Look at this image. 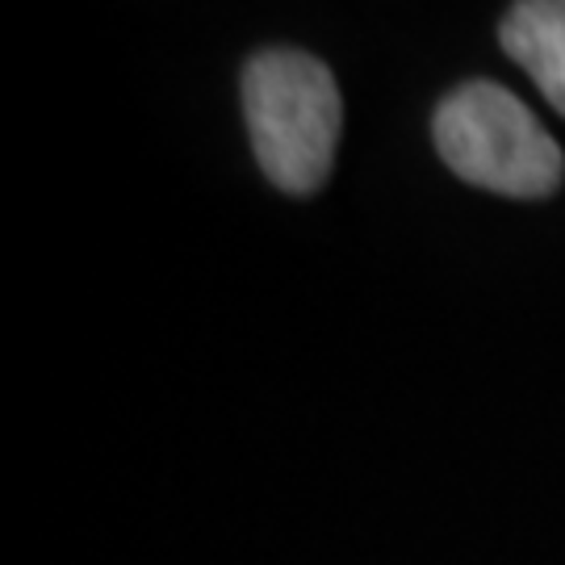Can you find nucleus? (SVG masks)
<instances>
[{
  "instance_id": "obj_1",
  "label": "nucleus",
  "mask_w": 565,
  "mask_h": 565,
  "mask_svg": "<svg viewBox=\"0 0 565 565\" xmlns=\"http://www.w3.org/2000/svg\"><path fill=\"white\" fill-rule=\"evenodd\" d=\"M243 114L264 177L285 193H315L331 177L343 105L323 60L268 46L243 67Z\"/></svg>"
},
{
  "instance_id": "obj_2",
  "label": "nucleus",
  "mask_w": 565,
  "mask_h": 565,
  "mask_svg": "<svg viewBox=\"0 0 565 565\" xmlns=\"http://www.w3.org/2000/svg\"><path fill=\"white\" fill-rule=\"evenodd\" d=\"M440 160L461 181L503 198H548L565 160L541 118L511 88L469 81L452 88L431 121Z\"/></svg>"
},
{
  "instance_id": "obj_3",
  "label": "nucleus",
  "mask_w": 565,
  "mask_h": 565,
  "mask_svg": "<svg viewBox=\"0 0 565 565\" xmlns=\"http://www.w3.org/2000/svg\"><path fill=\"white\" fill-rule=\"evenodd\" d=\"M499 42L565 118V0L515 4L499 25Z\"/></svg>"
}]
</instances>
